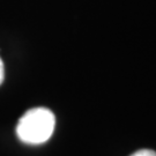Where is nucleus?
Here are the masks:
<instances>
[{"instance_id":"f03ea898","label":"nucleus","mask_w":156,"mask_h":156,"mask_svg":"<svg viewBox=\"0 0 156 156\" xmlns=\"http://www.w3.org/2000/svg\"><path fill=\"white\" fill-rule=\"evenodd\" d=\"M131 156H156V151H151V149H140L133 153Z\"/></svg>"},{"instance_id":"7ed1b4c3","label":"nucleus","mask_w":156,"mask_h":156,"mask_svg":"<svg viewBox=\"0 0 156 156\" xmlns=\"http://www.w3.org/2000/svg\"><path fill=\"white\" fill-rule=\"evenodd\" d=\"M4 76H5V68H4V62L0 58V84L4 81Z\"/></svg>"},{"instance_id":"f257e3e1","label":"nucleus","mask_w":156,"mask_h":156,"mask_svg":"<svg viewBox=\"0 0 156 156\" xmlns=\"http://www.w3.org/2000/svg\"><path fill=\"white\" fill-rule=\"evenodd\" d=\"M56 126V118L46 108L30 109L20 118L16 125L17 138L24 144L39 145L51 138Z\"/></svg>"}]
</instances>
